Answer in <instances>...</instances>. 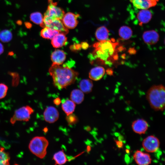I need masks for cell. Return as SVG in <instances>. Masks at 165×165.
<instances>
[{
  "label": "cell",
  "mask_w": 165,
  "mask_h": 165,
  "mask_svg": "<svg viewBox=\"0 0 165 165\" xmlns=\"http://www.w3.org/2000/svg\"><path fill=\"white\" fill-rule=\"evenodd\" d=\"M137 17L140 25L147 23L151 20L152 14L148 9H141L137 15Z\"/></svg>",
  "instance_id": "16"
},
{
  "label": "cell",
  "mask_w": 165,
  "mask_h": 165,
  "mask_svg": "<svg viewBox=\"0 0 165 165\" xmlns=\"http://www.w3.org/2000/svg\"><path fill=\"white\" fill-rule=\"evenodd\" d=\"M49 5L44 16L52 19L62 20L65 14L63 9L57 6V3L53 2V0H48Z\"/></svg>",
  "instance_id": "7"
},
{
  "label": "cell",
  "mask_w": 165,
  "mask_h": 165,
  "mask_svg": "<svg viewBox=\"0 0 165 165\" xmlns=\"http://www.w3.org/2000/svg\"><path fill=\"white\" fill-rule=\"evenodd\" d=\"M33 112V110L30 106L27 105L22 107L15 111L13 116L10 119V122L13 125L17 121H28L30 119L31 115Z\"/></svg>",
  "instance_id": "5"
},
{
  "label": "cell",
  "mask_w": 165,
  "mask_h": 165,
  "mask_svg": "<svg viewBox=\"0 0 165 165\" xmlns=\"http://www.w3.org/2000/svg\"><path fill=\"white\" fill-rule=\"evenodd\" d=\"M48 145V141L46 138L36 136L30 141L28 147L33 154L40 159H43L46 154V149Z\"/></svg>",
  "instance_id": "4"
},
{
  "label": "cell",
  "mask_w": 165,
  "mask_h": 165,
  "mask_svg": "<svg viewBox=\"0 0 165 165\" xmlns=\"http://www.w3.org/2000/svg\"><path fill=\"white\" fill-rule=\"evenodd\" d=\"M61 102V99L59 97H57L53 101L54 104L57 105H60Z\"/></svg>",
  "instance_id": "34"
},
{
  "label": "cell",
  "mask_w": 165,
  "mask_h": 165,
  "mask_svg": "<svg viewBox=\"0 0 165 165\" xmlns=\"http://www.w3.org/2000/svg\"><path fill=\"white\" fill-rule=\"evenodd\" d=\"M142 38L146 44L152 45L156 44L158 42L159 36L156 31L151 30L145 32L143 34Z\"/></svg>",
  "instance_id": "14"
},
{
  "label": "cell",
  "mask_w": 165,
  "mask_h": 165,
  "mask_svg": "<svg viewBox=\"0 0 165 165\" xmlns=\"http://www.w3.org/2000/svg\"><path fill=\"white\" fill-rule=\"evenodd\" d=\"M53 160L55 161V165L64 164L68 161L66 155L62 150L55 153L53 156Z\"/></svg>",
  "instance_id": "23"
},
{
  "label": "cell",
  "mask_w": 165,
  "mask_h": 165,
  "mask_svg": "<svg viewBox=\"0 0 165 165\" xmlns=\"http://www.w3.org/2000/svg\"><path fill=\"white\" fill-rule=\"evenodd\" d=\"M109 31L105 27L101 26L98 28L95 32V36L99 42L107 40L109 36Z\"/></svg>",
  "instance_id": "21"
},
{
  "label": "cell",
  "mask_w": 165,
  "mask_h": 165,
  "mask_svg": "<svg viewBox=\"0 0 165 165\" xmlns=\"http://www.w3.org/2000/svg\"><path fill=\"white\" fill-rule=\"evenodd\" d=\"M9 154L5 152L4 148L0 145V165H9Z\"/></svg>",
  "instance_id": "27"
},
{
  "label": "cell",
  "mask_w": 165,
  "mask_h": 165,
  "mask_svg": "<svg viewBox=\"0 0 165 165\" xmlns=\"http://www.w3.org/2000/svg\"><path fill=\"white\" fill-rule=\"evenodd\" d=\"M43 22L44 27H49L58 31L59 32L64 35L67 34L68 32V29L65 26L61 20L52 19L44 16Z\"/></svg>",
  "instance_id": "6"
},
{
  "label": "cell",
  "mask_w": 165,
  "mask_h": 165,
  "mask_svg": "<svg viewBox=\"0 0 165 165\" xmlns=\"http://www.w3.org/2000/svg\"><path fill=\"white\" fill-rule=\"evenodd\" d=\"M54 86L59 89L65 88L73 83L78 73L67 66L52 64L49 69Z\"/></svg>",
  "instance_id": "1"
},
{
  "label": "cell",
  "mask_w": 165,
  "mask_h": 165,
  "mask_svg": "<svg viewBox=\"0 0 165 165\" xmlns=\"http://www.w3.org/2000/svg\"><path fill=\"white\" fill-rule=\"evenodd\" d=\"M116 145L119 148H123V142L120 141L116 140L115 141Z\"/></svg>",
  "instance_id": "32"
},
{
  "label": "cell",
  "mask_w": 165,
  "mask_h": 165,
  "mask_svg": "<svg viewBox=\"0 0 165 165\" xmlns=\"http://www.w3.org/2000/svg\"><path fill=\"white\" fill-rule=\"evenodd\" d=\"M131 127L133 131L139 134H145L147 130L148 124L147 122L143 119H138L132 123Z\"/></svg>",
  "instance_id": "12"
},
{
  "label": "cell",
  "mask_w": 165,
  "mask_h": 165,
  "mask_svg": "<svg viewBox=\"0 0 165 165\" xmlns=\"http://www.w3.org/2000/svg\"><path fill=\"white\" fill-rule=\"evenodd\" d=\"M66 58L65 52L60 50H57L53 51L51 55V59L53 64L61 65L64 62Z\"/></svg>",
  "instance_id": "15"
},
{
  "label": "cell",
  "mask_w": 165,
  "mask_h": 165,
  "mask_svg": "<svg viewBox=\"0 0 165 165\" xmlns=\"http://www.w3.org/2000/svg\"><path fill=\"white\" fill-rule=\"evenodd\" d=\"M59 113L55 107L50 106L47 107L43 113V117L45 120L50 123H53L59 119Z\"/></svg>",
  "instance_id": "10"
},
{
  "label": "cell",
  "mask_w": 165,
  "mask_h": 165,
  "mask_svg": "<svg viewBox=\"0 0 165 165\" xmlns=\"http://www.w3.org/2000/svg\"><path fill=\"white\" fill-rule=\"evenodd\" d=\"M79 15L71 12L64 14L62 21L65 26L68 29H72L75 28L78 23L77 20Z\"/></svg>",
  "instance_id": "9"
},
{
  "label": "cell",
  "mask_w": 165,
  "mask_h": 165,
  "mask_svg": "<svg viewBox=\"0 0 165 165\" xmlns=\"http://www.w3.org/2000/svg\"><path fill=\"white\" fill-rule=\"evenodd\" d=\"M79 85L81 90L85 93H88L91 92L93 87L92 82L88 79L82 80L80 82Z\"/></svg>",
  "instance_id": "24"
},
{
  "label": "cell",
  "mask_w": 165,
  "mask_h": 165,
  "mask_svg": "<svg viewBox=\"0 0 165 165\" xmlns=\"http://www.w3.org/2000/svg\"><path fill=\"white\" fill-rule=\"evenodd\" d=\"M105 74L104 68L101 66H97L92 68L90 70L89 77L93 80L98 81L102 78Z\"/></svg>",
  "instance_id": "17"
},
{
  "label": "cell",
  "mask_w": 165,
  "mask_h": 165,
  "mask_svg": "<svg viewBox=\"0 0 165 165\" xmlns=\"http://www.w3.org/2000/svg\"><path fill=\"white\" fill-rule=\"evenodd\" d=\"M59 32L48 27H45L40 32L41 36L44 38L52 39Z\"/></svg>",
  "instance_id": "22"
},
{
  "label": "cell",
  "mask_w": 165,
  "mask_h": 165,
  "mask_svg": "<svg viewBox=\"0 0 165 165\" xmlns=\"http://www.w3.org/2000/svg\"><path fill=\"white\" fill-rule=\"evenodd\" d=\"M133 159L139 165H148L151 163L152 159L150 155L139 150H137L133 155Z\"/></svg>",
  "instance_id": "11"
},
{
  "label": "cell",
  "mask_w": 165,
  "mask_h": 165,
  "mask_svg": "<svg viewBox=\"0 0 165 165\" xmlns=\"http://www.w3.org/2000/svg\"><path fill=\"white\" fill-rule=\"evenodd\" d=\"M67 40L65 35L59 33L52 39L51 44L54 48L61 47L65 45L67 42Z\"/></svg>",
  "instance_id": "18"
},
{
  "label": "cell",
  "mask_w": 165,
  "mask_h": 165,
  "mask_svg": "<svg viewBox=\"0 0 165 165\" xmlns=\"http://www.w3.org/2000/svg\"><path fill=\"white\" fill-rule=\"evenodd\" d=\"M159 0H131L134 6L140 9H148L155 6Z\"/></svg>",
  "instance_id": "13"
},
{
  "label": "cell",
  "mask_w": 165,
  "mask_h": 165,
  "mask_svg": "<svg viewBox=\"0 0 165 165\" xmlns=\"http://www.w3.org/2000/svg\"><path fill=\"white\" fill-rule=\"evenodd\" d=\"M118 44L114 39L96 43L94 45L95 55L101 60L106 61L113 55Z\"/></svg>",
  "instance_id": "3"
},
{
  "label": "cell",
  "mask_w": 165,
  "mask_h": 165,
  "mask_svg": "<svg viewBox=\"0 0 165 165\" xmlns=\"http://www.w3.org/2000/svg\"><path fill=\"white\" fill-rule=\"evenodd\" d=\"M25 25L26 26V27L28 28H31L32 26L31 24L29 22H26L25 23Z\"/></svg>",
  "instance_id": "36"
},
{
  "label": "cell",
  "mask_w": 165,
  "mask_h": 165,
  "mask_svg": "<svg viewBox=\"0 0 165 165\" xmlns=\"http://www.w3.org/2000/svg\"><path fill=\"white\" fill-rule=\"evenodd\" d=\"M62 101L61 108L67 116L73 113L75 108V104L71 100Z\"/></svg>",
  "instance_id": "19"
},
{
  "label": "cell",
  "mask_w": 165,
  "mask_h": 165,
  "mask_svg": "<svg viewBox=\"0 0 165 165\" xmlns=\"http://www.w3.org/2000/svg\"><path fill=\"white\" fill-rule=\"evenodd\" d=\"M81 48L84 50H86L89 47V45L87 43L85 42H83L81 44Z\"/></svg>",
  "instance_id": "33"
},
{
  "label": "cell",
  "mask_w": 165,
  "mask_h": 165,
  "mask_svg": "<svg viewBox=\"0 0 165 165\" xmlns=\"http://www.w3.org/2000/svg\"><path fill=\"white\" fill-rule=\"evenodd\" d=\"M66 119L68 123L71 125L76 123L78 121L77 117L73 113L67 116Z\"/></svg>",
  "instance_id": "30"
},
{
  "label": "cell",
  "mask_w": 165,
  "mask_h": 165,
  "mask_svg": "<svg viewBox=\"0 0 165 165\" xmlns=\"http://www.w3.org/2000/svg\"><path fill=\"white\" fill-rule=\"evenodd\" d=\"M119 35L122 38L127 40L132 36V31L131 28L127 26H123L119 30Z\"/></svg>",
  "instance_id": "26"
},
{
  "label": "cell",
  "mask_w": 165,
  "mask_h": 165,
  "mask_svg": "<svg viewBox=\"0 0 165 165\" xmlns=\"http://www.w3.org/2000/svg\"><path fill=\"white\" fill-rule=\"evenodd\" d=\"M165 88L162 85H154L147 92L146 97L151 107L156 111L165 108Z\"/></svg>",
  "instance_id": "2"
},
{
  "label": "cell",
  "mask_w": 165,
  "mask_h": 165,
  "mask_svg": "<svg viewBox=\"0 0 165 165\" xmlns=\"http://www.w3.org/2000/svg\"><path fill=\"white\" fill-rule=\"evenodd\" d=\"M84 94L81 90L75 89L71 92L70 96L71 100L75 104H79L84 99Z\"/></svg>",
  "instance_id": "20"
},
{
  "label": "cell",
  "mask_w": 165,
  "mask_h": 165,
  "mask_svg": "<svg viewBox=\"0 0 165 165\" xmlns=\"http://www.w3.org/2000/svg\"><path fill=\"white\" fill-rule=\"evenodd\" d=\"M8 90V87L6 85L3 83H0V99L5 97Z\"/></svg>",
  "instance_id": "29"
},
{
  "label": "cell",
  "mask_w": 165,
  "mask_h": 165,
  "mask_svg": "<svg viewBox=\"0 0 165 165\" xmlns=\"http://www.w3.org/2000/svg\"><path fill=\"white\" fill-rule=\"evenodd\" d=\"M81 48V44L79 43L75 44L70 46V49L72 50H79Z\"/></svg>",
  "instance_id": "31"
},
{
  "label": "cell",
  "mask_w": 165,
  "mask_h": 165,
  "mask_svg": "<svg viewBox=\"0 0 165 165\" xmlns=\"http://www.w3.org/2000/svg\"><path fill=\"white\" fill-rule=\"evenodd\" d=\"M13 38L11 31L8 30H4L0 32V40L4 43L10 41Z\"/></svg>",
  "instance_id": "28"
},
{
  "label": "cell",
  "mask_w": 165,
  "mask_h": 165,
  "mask_svg": "<svg viewBox=\"0 0 165 165\" xmlns=\"http://www.w3.org/2000/svg\"><path fill=\"white\" fill-rule=\"evenodd\" d=\"M4 51V46L0 42V55H1L3 53Z\"/></svg>",
  "instance_id": "35"
},
{
  "label": "cell",
  "mask_w": 165,
  "mask_h": 165,
  "mask_svg": "<svg viewBox=\"0 0 165 165\" xmlns=\"http://www.w3.org/2000/svg\"><path fill=\"white\" fill-rule=\"evenodd\" d=\"M142 146L145 151L148 152H156L160 146L159 139L154 135H150L145 138L142 142Z\"/></svg>",
  "instance_id": "8"
},
{
  "label": "cell",
  "mask_w": 165,
  "mask_h": 165,
  "mask_svg": "<svg viewBox=\"0 0 165 165\" xmlns=\"http://www.w3.org/2000/svg\"><path fill=\"white\" fill-rule=\"evenodd\" d=\"M126 152L127 153H129V150H126Z\"/></svg>",
  "instance_id": "37"
},
{
  "label": "cell",
  "mask_w": 165,
  "mask_h": 165,
  "mask_svg": "<svg viewBox=\"0 0 165 165\" xmlns=\"http://www.w3.org/2000/svg\"><path fill=\"white\" fill-rule=\"evenodd\" d=\"M31 20L35 24H40L44 28L43 17L42 14L39 12H35L31 13L30 16Z\"/></svg>",
  "instance_id": "25"
}]
</instances>
